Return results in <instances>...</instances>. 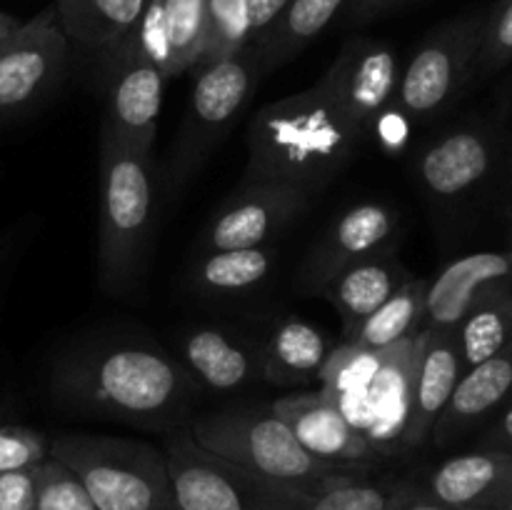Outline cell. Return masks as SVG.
Wrapping results in <instances>:
<instances>
[{
	"mask_svg": "<svg viewBox=\"0 0 512 510\" xmlns=\"http://www.w3.org/2000/svg\"><path fill=\"white\" fill-rule=\"evenodd\" d=\"M50 388L73 413L168 435L188 425L200 385L178 358L148 340L105 338L60 355Z\"/></svg>",
	"mask_w": 512,
	"mask_h": 510,
	"instance_id": "obj_1",
	"label": "cell"
},
{
	"mask_svg": "<svg viewBox=\"0 0 512 510\" xmlns=\"http://www.w3.org/2000/svg\"><path fill=\"white\" fill-rule=\"evenodd\" d=\"M245 140V183L285 185L313 198L358 158L368 138L315 83L255 110Z\"/></svg>",
	"mask_w": 512,
	"mask_h": 510,
	"instance_id": "obj_2",
	"label": "cell"
},
{
	"mask_svg": "<svg viewBox=\"0 0 512 510\" xmlns=\"http://www.w3.org/2000/svg\"><path fill=\"white\" fill-rule=\"evenodd\" d=\"M185 430L220 458L275 483L290 485L310 498L355 475L375 470L315 458L298 443L293 430L273 413V408L260 405L213 410L188 420Z\"/></svg>",
	"mask_w": 512,
	"mask_h": 510,
	"instance_id": "obj_3",
	"label": "cell"
},
{
	"mask_svg": "<svg viewBox=\"0 0 512 510\" xmlns=\"http://www.w3.org/2000/svg\"><path fill=\"white\" fill-rule=\"evenodd\" d=\"M98 283L123 295L138 285L155 225V180L150 155L100 140Z\"/></svg>",
	"mask_w": 512,
	"mask_h": 510,
	"instance_id": "obj_4",
	"label": "cell"
},
{
	"mask_svg": "<svg viewBox=\"0 0 512 510\" xmlns=\"http://www.w3.org/2000/svg\"><path fill=\"white\" fill-rule=\"evenodd\" d=\"M50 458L78 475L98 510H178L165 453L143 440L63 433Z\"/></svg>",
	"mask_w": 512,
	"mask_h": 510,
	"instance_id": "obj_5",
	"label": "cell"
},
{
	"mask_svg": "<svg viewBox=\"0 0 512 510\" xmlns=\"http://www.w3.org/2000/svg\"><path fill=\"white\" fill-rule=\"evenodd\" d=\"M163 453L178 510H308L313 503L290 485L220 458L185 428L165 435Z\"/></svg>",
	"mask_w": 512,
	"mask_h": 510,
	"instance_id": "obj_6",
	"label": "cell"
},
{
	"mask_svg": "<svg viewBox=\"0 0 512 510\" xmlns=\"http://www.w3.org/2000/svg\"><path fill=\"white\" fill-rule=\"evenodd\" d=\"M263 75V58L255 45H248L233 58L198 65V75L190 88L188 108L180 125L178 145L170 160V188L178 190L180 185L188 183L198 173L200 165L208 160V155L223 143V138L255 95Z\"/></svg>",
	"mask_w": 512,
	"mask_h": 510,
	"instance_id": "obj_7",
	"label": "cell"
},
{
	"mask_svg": "<svg viewBox=\"0 0 512 510\" xmlns=\"http://www.w3.org/2000/svg\"><path fill=\"white\" fill-rule=\"evenodd\" d=\"M485 13H465L430 30L403 65L395 110L410 125L433 123L475 78Z\"/></svg>",
	"mask_w": 512,
	"mask_h": 510,
	"instance_id": "obj_8",
	"label": "cell"
},
{
	"mask_svg": "<svg viewBox=\"0 0 512 510\" xmlns=\"http://www.w3.org/2000/svg\"><path fill=\"white\" fill-rule=\"evenodd\" d=\"M70 43L55 8H45L0 48V120H13L38 108L65 73Z\"/></svg>",
	"mask_w": 512,
	"mask_h": 510,
	"instance_id": "obj_9",
	"label": "cell"
},
{
	"mask_svg": "<svg viewBox=\"0 0 512 510\" xmlns=\"http://www.w3.org/2000/svg\"><path fill=\"white\" fill-rule=\"evenodd\" d=\"M400 73L403 63L393 45L375 38H350L318 83L350 123L370 138L395 108Z\"/></svg>",
	"mask_w": 512,
	"mask_h": 510,
	"instance_id": "obj_10",
	"label": "cell"
},
{
	"mask_svg": "<svg viewBox=\"0 0 512 510\" xmlns=\"http://www.w3.org/2000/svg\"><path fill=\"white\" fill-rule=\"evenodd\" d=\"M503 150L500 128L490 120H465L430 138L415 153V180L438 203H458L493 175Z\"/></svg>",
	"mask_w": 512,
	"mask_h": 510,
	"instance_id": "obj_11",
	"label": "cell"
},
{
	"mask_svg": "<svg viewBox=\"0 0 512 510\" xmlns=\"http://www.w3.org/2000/svg\"><path fill=\"white\" fill-rule=\"evenodd\" d=\"M103 58L108 60L110 75L100 140H110L135 153L153 155L168 78L163 70L145 60L128 38L120 40Z\"/></svg>",
	"mask_w": 512,
	"mask_h": 510,
	"instance_id": "obj_12",
	"label": "cell"
},
{
	"mask_svg": "<svg viewBox=\"0 0 512 510\" xmlns=\"http://www.w3.org/2000/svg\"><path fill=\"white\" fill-rule=\"evenodd\" d=\"M400 240V215L390 205L368 200L350 205L330 220L318 243L308 250L300 265L298 283L305 293L318 295L330 278L350 265L383 253H395Z\"/></svg>",
	"mask_w": 512,
	"mask_h": 510,
	"instance_id": "obj_13",
	"label": "cell"
},
{
	"mask_svg": "<svg viewBox=\"0 0 512 510\" xmlns=\"http://www.w3.org/2000/svg\"><path fill=\"white\" fill-rule=\"evenodd\" d=\"M310 195L273 183H245L203 230V250L263 248L310 208Z\"/></svg>",
	"mask_w": 512,
	"mask_h": 510,
	"instance_id": "obj_14",
	"label": "cell"
},
{
	"mask_svg": "<svg viewBox=\"0 0 512 510\" xmlns=\"http://www.w3.org/2000/svg\"><path fill=\"white\" fill-rule=\"evenodd\" d=\"M270 408L315 458L358 465V468H375L385 458L323 390L285 395V398L275 400Z\"/></svg>",
	"mask_w": 512,
	"mask_h": 510,
	"instance_id": "obj_15",
	"label": "cell"
},
{
	"mask_svg": "<svg viewBox=\"0 0 512 510\" xmlns=\"http://www.w3.org/2000/svg\"><path fill=\"white\" fill-rule=\"evenodd\" d=\"M415 493L453 510H500L512 488V453L475 448L445 458L413 480Z\"/></svg>",
	"mask_w": 512,
	"mask_h": 510,
	"instance_id": "obj_16",
	"label": "cell"
},
{
	"mask_svg": "<svg viewBox=\"0 0 512 510\" xmlns=\"http://www.w3.org/2000/svg\"><path fill=\"white\" fill-rule=\"evenodd\" d=\"M512 290V255L508 250H480L445 265L425 290L423 328L450 330L485 298Z\"/></svg>",
	"mask_w": 512,
	"mask_h": 510,
	"instance_id": "obj_17",
	"label": "cell"
},
{
	"mask_svg": "<svg viewBox=\"0 0 512 510\" xmlns=\"http://www.w3.org/2000/svg\"><path fill=\"white\" fill-rule=\"evenodd\" d=\"M465 373L455 333L450 330H420L415 335V363L410 378L408 420L400 448L415 450L430 443L435 423L443 415L460 375Z\"/></svg>",
	"mask_w": 512,
	"mask_h": 510,
	"instance_id": "obj_18",
	"label": "cell"
},
{
	"mask_svg": "<svg viewBox=\"0 0 512 510\" xmlns=\"http://www.w3.org/2000/svg\"><path fill=\"white\" fill-rule=\"evenodd\" d=\"M512 403V348L460 375L455 393L450 395L443 415L435 423L430 443L448 448L465 435L480 430Z\"/></svg>",
	"mask_w": 512,
	"mask_h": 510,
	"instance_id": "obj_19",
	"label": "cell"
},
{
	"mask_svg": "<svg viewBox=\"0 0 512 510\" xmlns=\"http://www.w3.org/2000/svg\"><path fill=\"white\" fill-rule=\"evenodd\" d=\"M180 363L195 383L215 393H233L260 378V348L213 325L183 335Z\"/></svg>",
	"mask_w": 512,
	"mask_h": 510,
	"instance_id": "obj_20",
	"label": "cell"
},
{
	"mask_svg": "<svg viewBox=\"0 0 512 510\" xmlns=\"http://www.w3.org/2000/svg\"><path fill=\"white\" fill-rule=\"evenodd\" d=\"M413 278L395 253L365 258L350 268L340 270L318 290L320 298L328 300L343 318L345 333L373 315L388 298H393L408 280Z\"/></svg>",
	"mask_w": 512,
	"mask_h": 510,
	"instance_id": "obj_21",
	"label": "cell"
},
{
	"mask_svg": "<svg viewBox=\"0 0 512 510\" xmlns=\"http://www.w3.org/2000/svg\"><path fill=\"white\" fill-rule=\"evenodd\" d=\"M330 340L313 323L285 318L270 330L260 348V378L275 385H303L320 380L328 363Z\"/></svg>",
	"mask_w": 512,
	"mask_h": 510,
	"instance_id": "obj_22",
	"label": "cell"
},
{
	"mask_svg": "<svg viewBox=\"0 0 512 510\" xmlns=\"http://www.w3.org/2000/svg\"><path fill=\"white\" fill-rule=\"evenodd\" d=\"M148 0H55V15L68 43L108 55L143 15Z\"/></svg>",
	"mask_w": 512,
	"mask_h": 510,
	"instance_id": "obj_23",
	"label": "cell"
},
{
	"mask_svg": "<svg viewBox=\"0 0 512 510\" xmlns=\"http://www.w3.org/2000/svg\"><path fill=\"white\" fill-rule=\"evenodd\" d=\"M278 255L270 245L238 250H203L190 265V283L213 298L255 293L273 278Z\"/></svg>",
	"mask_w": 512,
	"mask_h": 510,
	"instance_id": "obj_24",
	"label": "cell"
},
{
	"mask_svg": "<svg viewBox=\"0 0 512 510\" xmlns=\"http://www.w3.org/2000/svg\"><path fill=\"white\" fill-rule=\"evenodd\" d=\"M345 5L348 0H290L278 23L255 45L263 58L265 73L303 53L343 13Z\"/></svg>",
	"mask_w": 512,
	"mask_h": 510,
	"instance_id": "obj_25",
	"label": "cell"
},
{
	"mask_svg": "<svg viewBox=\"0 0 512 510\" xmlns=\"http://www.w3.org/2000/svg\"><path fill=\"white\" fill-rule=\"evenodd\" d=\"M425 290H428V280L410 278L373 315H368L363 323L355 325L350 333H345V340L365 350L380 353V350L395 348L403 340L418 335L420 328H423Z\"/></svg>",
	"mask_w": 512,
	"mask_h": 510,
	"instance_id": "obj_26",
	"label": "cell"
},
{
	"mask_svg": "<svg viewBox=\"0 0 512 510\" xmlns=\"http://www.w3.org/2000/svg\"><path fill=\"white\" fill-rule=\"evenodd\" d=\"M453 333L465 370L512 348V290L490 295L475 305Z\"/></svg>",
	"mask_w": 512,
	"mask_h": 510,
	"instance_id": "obj_27",
	"label": "cell"
},
{
	"mask_svg": "<svg viewBox=\"0 0 512 510\" xmlns=\"http://www.w3.org/2000/svg\"><path fill=\"white\" fill-rule=\"evenodd\" d=\"M155 5L168 40L173 78L198 68L208 30V0H155Z\"/></svg>",
	"mask_w": 512,
	"mask_h": 510,
	"instance_id": "obj_28",
	"label": "cell"
},
{
	"mask_svg": "<svg viewBox=\"0 0 512 510\" xmlns=\"http://www.w3.org/2000/svg\"><path fill=\"white\" fill-rule=\"evenodd\" d=\"M413 493V480L398 475L360 473L315 495L308 510H390Z\"/></svg>",
	"mask_w": 512,
	"mask_h": 510,
	"instance_id": "obj_29",
	"label": "cell"
},
{
	"mask_svg": "<svg viewBox=\"0 0 512 510\" xmlns=\"http://www.w3.org/2000/svg\"><path fill=\"white\" fill-rule=\"evenodd\" d=\"M250 45V18L245 0H208V30H205V63L238 55Z\"/></svg>",
	"mask_w": 512,
	"mask_h": 510,
	"instance_id": "obj_30",
	"label": "cell"
},
{
	"mask_svg": "<svg viewBox=\"0 0 512 510\" xmlns=\"http://www.w3.org/2000/svg\"><path fill=\"white\" fill-rule=\"evenodd\" d=\"M35 510H98L78 475L60 460L45 458L38 465Z\"/></svg>",
	"mask_w": 512,
	"mask_h": 510,
	"instance_id": "obj_31",
	"label": "cell"
},
{
	"mask_svg": "<svg viewBox=\"0 0 512 510\" xmlns=\"http://www.w3.org/2000/svg\"><path fill=\"white\" fill-rule=\"evenodd\" d=\"M512 63V0H495L485 13L483 38H480L475 75L488 78Z\"/></svg>",
	"mask_w": 512,
	"mask_h": 510,
	"instance_id": "obj_32",
	"label": "cell"
},
{
	"mask_svg": "<svg viewBox=\"0 0 512 510\" xmlns=\"http://www.w3.org/2000/svg\"><path fill=\"white\" fill-rule=\"evenodd\" d=\"M50 455L43 433L25 425H0V473L35 468Z\"/></svg>",
	"mask_w": 512,
	"mask_h": 510,
	"instance_id": "obj_33",
	"label": "cell"
},
{
	"mask_svg": "<svg viewBox=\"0 0 512 510\" xmlns=\"http://www.w3.org/2000/svg\"><path fill=\"white\" fill-rule=\"evenodd\" d=\"M38 465L0 473V510H35Z\"/></svg>",
	"mask_w": 512,
	"mask_h": 510,
	"instance_id": "obj_34",
	"label": "cell"
},
{
	"mask_svg": "<svg viewBox=\"0 0 512 510\" xmlns=\"http://www.w3.org/2000/svg\"><path fill=\"white\" fill-rule=\"evenodd\" d=\"M288 3L290 0H245L250 18V45H258L268 35Z\"/></svg>",
	"mask_w": 512,
	"mask_h": 510,
	"instance_id": "obj_35",
	"label": "cell"
},
{
	"mask_svg": "<svg viewBox=\"0 0 512 510\" xmlns=\"http://www.w3.org/2000/svg\"><path fill=\"white\" fill-rule=\"evenodd\" d=\"M478 448H498L512 453V403L480 428Z\"/></svg>",
	"mask_w": 512,
	"mask_h": 510,
	"instance_id": "obj_36",
	"label": "cell"
},
{
	"mask_svg": "<svg viewBox=\"0 0 512 510\" xmlns=\"http://www.w3.org/2000/svg\"><path fill=\"white\" fill-rule=\"evenodd\" d=\"M403 0H348L345 5V20L350 25L373 23L375 18H383L385 13L400 5Z\"/></svg>",
	"mask_w": 512,
	"mask_h": 510,
	"instance_id": "obj_37",
	"label": "cell"
},
{
	"mask_svg": "<svg viewBox=\"0 0 512 510\" xmlns=\"http://www.w3.org/2000/svg\"><path fill=\"white\" fill-rule=\"evenodd\" d=\"M390 510H453V508H445V505L435 503V500L423 498V495L415 493L413 488V493L405 495V498L400 500V503H395Z\"/></svg>",
	"mask_w": 512,
	"mask_h": 510,
	"instance_id": "obj_38",
	"label": "cell"
},
{
	"mask_svg": "<svg viewBox=\"0 0 512 510\" xmlns=\"http://www.w3.org/2000/svg\"><path fill=\"white\" fill-rule=\"evenodd\" d=\"M20 23H23V20H18L15 15L0 13V48H3L5 40H8L10 35L20 28Z\"/></svg>",
	"mask_w": 512,
	"mask_h": 510,
	"instance_id": "obj_39",
	"label": "cell"
},
{
	"mask_svg": "<svg viewBox=\"0 0 512 510\" xmlns=\"http://www.w3.org/2000/svg\"><path fill=\"white\" fill-rule=\"evenodd\" d=\"M500 510H512V488H510L508 498H505V500H503V505H500Z\"/></svg>",
	"mask_w": 512,
	"mask_h": 510,
	"instance_id": "obj_40",
	"label": "cell"
},
{
	"mask_svg": "<svg viewBox=\"0 0 512 510\" xmlns=\"http://www.w3.org/2000/svg\"><path fill=\"white\" fill-rule=\"evenodd\" d=\"M508 253L512 255V225H510V248H508Z\"/></svg>",
	"mask_w": 512,
	"mask_h": 510,
	"instance_id": "obj_41",
	"label": "cell"
},
{
	"mask_svg": "<svg viewBox=\"0 0 512 510\" xmlns=\"http://www.w3.org/2000/svg\"><path fill=\"white\" fill-rule=\"evenodd\" d=\"M510 170H512V158H510Z\"/></svg>",
	"mask_w": 512,
	"mask_h": 510,
	"instance_id": "obj_42",
	"label": "cell"
}]
</instances>
